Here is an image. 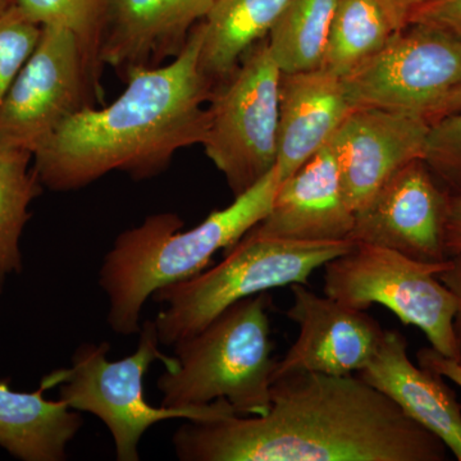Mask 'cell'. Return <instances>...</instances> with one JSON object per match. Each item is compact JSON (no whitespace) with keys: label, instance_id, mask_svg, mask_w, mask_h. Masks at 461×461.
Listing matches in <instances>:
<instances>
[{"label":"cell","instance_id":"obj_1","mask_svg":"<svg viewBox=\"0 0 461 461\" xmlns=\"http://www.w3.org/2000/svg\"><path fill=\"white\" fill-rule=\"evenodd\" d=\"M181 461H445L447 446L359 375L275 379L263 415L185 420Z\"/></svg>","mask_w":461,"mask_h":461},{"label":"cell","instance_id":"obj_2","mask_svg":"<svg viewBox=\"0 0 461 461\" xmlns=\"http://www.w3.org/2000/svg\"><path fill=\"white\" fill-rule=\"evenodd\" d=\"M200 48L198 23L171 63L133 72L112 104L67 118L33 153L41 186L75 191L113 171L148 180L181 149L202 145L214 89L200 71Z\"/></svg>","mask_w":461,"mask_h":461},{"label":"cell","instance_id":"obj_3","mask_svg":"<svg viewBox=\"0 0 461 461\" xmlns=\"http://www.w3.org/2000/svg\"><path fill=\"white\" fill-rule=\"evenodd\" d=\"M278 185L275 168L191 230H181L180 215L166 212L120 233L99 271V286L108 297V326L120 336L140 332L142 308L153 293L195 277L217 251L235 247L268 215Z\"/></svg>","mask_w":461,"mask_h":461},{"label":"cell","instance_id":"obj_4","mask_svg":"<svg viewBox=\"0 0 461 461\" xmlns=\"http://www.w3.org/2000/svg\"><path fill=\"white\" fill-rule=\"evenodd\" d=\"M271 294L240 300L189 338L176 342L171 366L158 378L160 406L193 409L226 399L239 415L271 408Z\"/></svg>","mask_w":461,"mask_h":461},{"label":"cell","instance_id":"obj_5","mask_svg":"<svg viewBox=\"0 0 461 461\" xmlns=\"http://www.w3.org/2000/svg\"><path fill=\"white\" fill-rule=\"evenodd\" d=\"M135 353L108 360L109 342H84L71 357L69 368L42 379L45 390L59 387V400L72 411L90 412L105 424L118 461L140 460L139 444L154 424L168 420H206L236 414L226 399L193 409L150 405L145 399L144 378L157 360L172 366L173 357L160 351L156 321H145Z\"/></svg>","mask_w":461,"mask_h":461},{"label":"cell","instance_id":"obj_6","mask_svg":"<svg viewBox=\"0 0 461 461\" xmlns=\"http://www.w3.org/2000/svg\"><path fill=\"white\" fill-rule=\"evenodd\" d=\"M354 245L353 241L299 242L245 235L213 268L153 293L150 299L166 305L154 321L160 345L172 348L199 332L240 300L276 287L306 285L317 269Z\"/></svg>","mask_w":461,"mask_h":461},{"label":"cell","instance_id":"obj_7","mask_svg":"<svg viewBox=\"0 0 461 461\" xmlns=\"http://www.w3.org/2000/svg\"><path fill=\"white\" fill-rule=\"evenodd\" d=\"M448 259L423 263L391 249L355 242L324 268V295L366 311L386 306L403 324L418 327L430 348L457 359L454 320L459 302L437 277Z\"/></svg>","mask_w":461,"mask_h":461},{"label":"cell","instance_id":"obj_8","mask_svg":"<svg viewBox=\"0 0 461 461\" xmlns=\"http://www.w3.org/2000/svg\"><path fill=\"white\" fill-rule=\"evenodd\" d=\"M280 80L268 41H262L209 100L202 145L235 198L277 165Z\"/></svg>","mask_w":461,"mask_h":461},{"label":"cell","instance_id":"obj_9","mask_svg":"<svg viewBox=\"0 0 461 461\" xmlns=\"http://www.w3.org/2000/svg\"><path fill=\"white\" fill-rule=\"evenodd\" d=\"M93 99L99 100L98 93L74 33L41 26L35 50L0 105V148L33 156L67 118Z\"/></svg>","mask_w":461,"mask_h":461},{"label":"cell","instance_id":"obj_10","mask_svg":"<svg viewBox=\"0 0 461 461\" xmlns=\"http://www.w3.org/2000/svg\"><path fill=\"white\" fill-rule=\"evenodd\" d=\"M342 80L354 109L406 112L429 121L461 83V41L435 27L408 23Z\"/></svg>","mask_w":461,"mask_h":461},{"label":"cell","instance_id":"obj_11","mask_svg":"<svg viewBox=\"0 0 461 461\" xmlns=\"http://www.w3.org/2000/svg\"><path fill=\"white\" fill-rule=\"evenodd\" d=\"M451 193L423 159L403 166L355 214L353 242L391 249L423 263L448 259L445 223Z\"/></svg>","mask_w":461,"mask_h":461},{"label":"cell","instance_id":"obj_12","mask_svg":"<svg viewBox=\"0 0 461 461\" xmlns=\"http://www.w3.org/2000/svg\"><path fill=\"white\" fill-rule=\"evenodd\" d=\"M291 293L286 317L299 327V336L276 362L272 382L297 372L357 375L372 362L384 336L375 318L303 284L291 285Z\"/></svg>","mask_w":461,"mask_h":461},{"label":"cell","instance_id":"obj_13","mask_svg":"<svg viewBox=\"0 0 461 461\" xmlns=\"http://www.w3.org/2000/svg\"><path fill=\"white\" fill-rule=\"evenodd\" d=\"M429 127L424 115L381 108H355L345 118L330 144L355 214L400 168L423 159Z\"/></svg>","mask_w":461,"mask_h":461},{"label":"cell","instance_id":"obj_14","mask_svg":"<svg viewBox=\"0 0 461 461\" xmlns=\"http://www.w3.org/2000/svg\"><path fill=\"white\" fill-rule=\"evenodd\" d=\"M355 212L346 199L330 144L280 182L268 215L251 238L299 242L351 241Z\"/></svg>","mask_w":461,"mask_h":461},{"label":"cell","instance_id":"obj_15","mask_svg":"<svg viewBox=\"0 0 461 461\" xmlns=\"http://www.w3.org/2000/svg\"><path fill=\"white\" fill-rule=\"evenodd\" d=\"M214 0H111L100 59L124 81L177 57Z\"/></svg>","mask_w":461,"mask_h":461},{"label":"cell","instance_id":"obj_16","mask_svg":"<svg viewBox=\"0 0 461 461\" xmlns=\"http://www.w3.org/2000/svg\"><path fill=\"white\" fill-rule=\"evenodd\" d=\"M344 80L324 68L281 72L278 181L321 150L353 111Z\"/></svg>","mask_w":461,"mask_h":461},{"label":"cell","instance_id":"obj_17","mask_svg":"<svg viewBox=\"0 0 461 461\" xmlns=\"http://www.w3.org/2000/svg\"><path fill=\"white\" fill-rule=\"evenodd\" d=\"M357 375L439 437L461 461V405L441 375L412 364L402 333L384 330L377 354Z\"/></svg>","mask_w":461,"mask_h":461},{"label":"cell","instance_id":"obj_18","mask_svg":"<svg viewBox=\"0 0 461 461\" xmlns=\"http://www.w3.org/2000/svg\"><path fill=\"white\" fill-rule=\"evenodd\" d=\"M44 391L17 393L0 381V447L18 460H66L69 442L83 429L80 411L44 399Z\"/></svg>","mask_w":461,"mask_h":461},{"label":"cell","instance_id":"obj_19","mask_svg":"<svg viewBox=\"0 0 461 461\" xmlns=\"http://www.w3.org/2000/svg\"><path fill=\"white\" fill-rule=\"evenodd\" d=\"M287 0H214L199 23V67L209 84L220 86L233 75L249 50L271 32Z\"/></svg>","mask_w":461,"mask_h":461},{"label":"cell","instance_id":"obj_20","mask_svg":"<svg viewBox=\"0 0 461 461\" xmlns=\"http://www.w3.org/2000/svg\"><path fill=\"white\" fill-rule=\"evenodd\" d=\"M408 23L384 0H341L321 68L345 78L384 50Z\"/></svg>","mask_w":461,"mask_h":461},{"label":"cell","instance_id":"obj_21","mask_svg":"<svg viewBox=\"0 0 461 461\" xmlns=\"http://www.w3.org/2000/svg\"><path fill=\"white\" fill-rule=\"evenodd\" d=\"M339 2L287 0L267 41L281 72L321 68Z\"/></svg>","mask_w":461,"mask_h":461},{"label":"cell","instance_id":"obj_22","mask_svg":"<svg viewBox=\"0 0 461 461\" xmlns=\"http://www.w3.org/2000/svg\"><path fill=\"white\" fill-rule=\"evenodd\" d=\"M32 158L29 151L0 148V291L8 276L23 271L21 236L42 190L30 168Z\"/></svg>","mask_w":461,"mask_h":461},{"label":"cell","instance_id":"obj_23","mask_svg":"<svg viewBox=\"0 0 461 461\" xmlns=\"http://www.w3.org/2000/svg\"><path fill=\"white\" fill-rule=\"evenodd\" d=\"M14 3L38 25L65 27L74 33L102 102L104 65L100 59V51L107 30L111 0H14Z\"/></svg>","mask_w":461,"mask_h":461},{"label":"cell","instance_id":"obj_24","mask_svg":"<svg viewBox=\"0 0 461 461\" xmlns=\"http://www.w3.org/2000/svg\"><path fill=\"white\" fill-rule=\"evenodd\" d=\"M41 33V26L30 20L16 3L0 12V105L35 50Z\"/></svg>","mask_w":461,"mask_h":461},{"label":"cell","instance_id":"obj_25","mask_svg":"<svg viewBox=\"0 0 461 461\" xmlns=\"http://www.w3.org/2000/svg\"><path fill=\"white\" fill-rule=\"evenodd\" d=\"M423 160L451 194L461 193V109L430 123Z\"/></svg>","mask_w":461,"mask_h":461},{"label":"cell","instance_id":"obj_26","mask_svg":"<svg viewBox=\"0 0 461 461\" xmlns=\"http://www.w3.org/2000/svg\"><path fill=\"white\" fill-rule=\"evenodd\" d=\"M409 23L435 27L461 41V0H432L415 9Z\"/></svg>","mask_w":461,"mask_h":461},{"label":"cell","instance_id":"obj_27","mask_svg":"<svg viewBox=\"0 0 461 461\" xmlns=\"http://www.w3.org/2000/svg\"><path fill=\"white\" fill-rule=\"evenodd\" d=\"M438 280L445 285L459 302L454 320L455 341H456L457 359L461 366V254L448 258L447 268L437 273Z\"/></svg>","mask_w":461,"mask_h":461},{"label":"cell","instance_id":"obj_28","mask_svg":"<svg viewBox=\"0 0 461 461\" xmlns=\"http://www.w3.org/2000/svg\"><path fill=\"white\" fill-rule=\"evenodd\" d=\"M417 359L423 368L437 373L442 378L450 379L461 387V366L456 360L439 354L433 348H420L417 353Z\"/></svg>","mask_w":461,"mask_h":461},{"label":"cell","instance_id":"obj_29","mask_svg":"<svg viewBox=\"0 0 461 461\" xmlns=\"http://www.w3.org/2000/svg\"><path fill=\"white\" fill-rule=\"evenodd\" d=\"M445 249L447 257L461 254V193L451 194L445 223Z\"/></svg>","mask_w":461,"mask_h":461},{"label":"cell","instance_id":"obj_30","mask_svg":"<svg viewBox=\"0 0 461 461\" xmlns=\"http://www.w3.org/2000/svg\"><path fill=\"white\" fill-rule=\"evenodd\" d=\"M461 109V83L454 87L445 99L439 103L438 107L435 109L432 115H430L429 122L438 120V118L444 117L446 114L453 113V112L459 111Z\"/></svg>","mask_w":461,"mask_h":461},{"label":"cell","instance_id":"obj_31","mask_svg":"<svg viewBox=\"0 0 461 461\" xmlns=\"http://www.w3.org/2000/svg\"><path fill=\"white\" fill-rule=\"evenodd\" d=\"M390 7L395 9L400 16L405 18L409 23V17L415 9L432 2V0H384Z\"/></svg>","mask_w":461,"mask_h":461},{"label":"cell","instance_id":"obj_32","mask_svg":"<svg viewBox=\"0 0 461 461\" xmlns=\"http://www.w3.org/2000/svg\"><path fill=\"white\" fill-rule=\"evenodd\" d=\"M14 0H0V12L5 11L8 7L14 5Z\"/></svg>","mask_w":461,"mask_h":461}]
</instances>
